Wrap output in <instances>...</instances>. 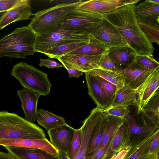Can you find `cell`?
Listing matches in <instances>:
<instances>
[{"instance_id":"cell-47","label":"cell","mask_w":159,"mask_h":159,"mask_svg":"<svg viewBox=\"0 0 159 159\" xmlns=\"http://www.w3.org/2000/svg\"><path fill=\"white\" fill-rule=\"evenodd\" d=\"M57 155L59 159H70L66 153L61 151H58Z\"/></svg>"},{"instance_id":"cell-21","label":"cell","mask_w":159,"mask_h":159,"mask_svg":"<svg viewBox=\"0 0 159 159\" xmlns=\"http://www.w3.org/2000/svg\"><path fill=\"white\" fill-rule=\"evenodd\" d=\"M134 11L138 22L159 23V0H147L135 6Z\"/></svg>"},{"instance_id":"cell-12","label":"cell","mask_w":159,"mask_h":159,"mask_svg":"<svg viewBox=\"0 0 159 159\" xmlns=\"http://www.w3.org/2000/svg\"><path fill=\"white\" fill-rule=\"evenodd\" d=\"M91 36L108 48L127 44L117 29L104 18Z\"/></svg>"},{"instance_id":"cell-35","label":"cell","mask_w":159,"mask_h":159,"mask_svg":"<svg viewBox=\"0 0 159 159\" xmlns=\"http://www.w3.org/2000/svg\"><path fill=\"white\" fill-rule=\"evenodd\" d=\"M103 111L104 114L122 119H124L131 112L129 107L123 105L109 106L103 109Z\"/></svg>"},{"instance_id":"cell-28","label":"cell","mask_w":159,"mask_h":159,"mask_svg":"<svg viewBox=\"0 0 159 159\" xmlns=\"http://www.w3.org/2000/svg\"><path fill=\"white\" fill-rule=\"evenodd\" d=\"M137 94L136 90L125 85L118 90L110 106L123 105L130 107L137 106Z\"/></svg>"},{"instance_id":"cell-42","label":"cell","mask_w":159,"mask_h":159,"mask_svg":"<svg viewBox=\"0 0 159 159\" xmlns=\"http://www.w3.org/2000/svg\"><path fill=\"white\" fill-rule=\"evenodd\" d=\"M111 138L109 141L106 145L97 149L93 153L91 159H102L108 148L111 141Z\"/></svg>"},{"instance_id":"cell-37","label":"cell","mask_w":159,"mask_h":159,"mask_svg":"<svg viewBox=\"0 0 159 159\" xmlns=\"http://www.w3.org/2000/svg\"><path fill=\"white\" fill-rule=\"evenodd\" d=\"M95 76L100 83L106 94L112 102L118 90L117 86L114 84L101 77Z\"/></svg>"},{"instance_id":"cell-14","label":"cell","mask_w":159,"mask_h":159,"mask_svg":"<svg viewBox=\"0 0 159 159\" xmlns=\"http://www.w3.org/2000/svg\"><path fill=\"white\" fill-rule=\"evenodd\" d=\"M76 129L66 124L47 132L52 145L58 151L66 154Z\"/></svg>"},{"instance_id":"cell-46","label":"cell","mask_w":159,"mask_h":159,"mask_svg":"<svg viewBox=\"0 0 159 159\" xmlns=\"http://www.w3.org/2000/svg\"><path fill=\"white\" fill-rule=\"evenodd\" d=\"M139 159H159V154L150 153L148 152L143 155Z\"/></svg>"},{"instance_id":"cell-22","label":"cell","mask_w":159,"mask_h":159,"mask_svg":"<svg viewBox=\"0 0 159 159\" xmlns=\"http://www.w3.org/2000/svg\"><path fill=\"white\" fill-rule=\"evenodd\" d=\"M128 126V119L125 117L115 132L112 136L106 153L102 159H111L126 144V136Z\"/></svg>"},{"instance_id":"cell-9","label":"cell","mask_w":159,"mask_h":159,"mask_svg":"<svg viewBox=\"0 0 159 159\" xmlns=\"http://www.w3.org/2000/svg\"><path fill=\"white\" fill-rule=\"evenodd\" d=\"M159 68L153 71L136 90L137 114H140L150 100L159 93Z\"/></svg>"},{"instance_id":"cell-13","label":"cell","mask_w":159,"mask_h":159,"mask_svg":"<svg viewBox=\"0 0 159 159\" xmlns=\"http://www.w3.org/2000/svg\"><path fill=\"white\" fill-rule=\"evenodd\" d=\"M102 55H65L57 59L64 67L73 68L85 73L99 68L98 62Z\"/></svg>"},{"instance_id":"cell-23","label":"cell","mask_w":159,"mask_h":159,"mask_svg":"<svg viewBox=\"0 0 159 159\" xmlns=\"http://www.w3.org/2000/svg\"><path fill=\"white\" fill-rule=\"evenodd\" d=\"M4 147L18 159H59L57 154H52L39 149L16 146Z\"/></svg>"},{"instance_id":"cell-41","label":"cell","mask_w":159,"mask_h":159,"mask_svg":"<svg viewBox=\"0 0 159 159\" xmlns=\"http://www.w3.org/2000/svg\"><path fill=\"white\" fill-rule=\"evenodd\" d=\"M39 59L40 62L39 66H45L52 69L64 67L62 64L59 63L56 61L51 59L39 58Z\"/></svg>"},{"instance_id":"cell-17","label":"cell","mask_w":159,"mask_h":159,"mask_svg":"<svg viewBox=\"0 0 159 159\" xmlns=\"http://www.w3.org/2000/svg\"><path fill=\"white\" fill-rule=\"evenodd\" d=\"M17 96L21 100L25 119L34 123L37 118V105L40 95L34 91L24 88L17 90Z\"/></svg>"},{"instance_id":"cell-1","label":"cell","mask_w":159,"mask_h":159,"mask_svg":"<svg viewBox=\"0 0 159 159\" xmlns=\"http://www.w3.org/2000/svg\"><path fill=\"white\" fill-rule=\"evenodd\" d=\"M135 6L129 4L121 7L104 14V18L117 29L127 44L137 54H152L155 49L139 25Z\"/></svg>"},{"instance_id":"cell-15","label":"cell","mask_w":159,"mask_h":159,"mask_svg":"<svg viewBox=\"0 0 159 159\" xmlns=\"http://www.w3.org/2000/svg\"><path fill=\"white\" fill-rule=\"evenodd\" d=\"M137 54L127 44L110 48L107 52L117 70H124L130 66L135 61Z\"/></svg>"},{"instance_id":"cell-32","label":"cell","mask_w":159,"mask_h":159,"mask_svg":"<svg viewBox=\"0 0 159 159\" xmlns=\"http://www.w3.org/2000/svg\"><path fill=\"white\" fill-rule=\"evenodd\" d=\"M124 119L117 117L110 116L109 121L105 129L101 142L97 149L105 145L109 141L112 136L123 122Z\"/></svg>"},{"instance_id":"cell-34","label":"cell","mask_w":159,"mask_h":159,"mask_svg":"<svg viewBox=\"0 0 159 159\" xmlns=\"http://www.w3.org/2000/svg\"><path fill=\"white\" fill-rule=\"evenodd\" d=\"M135 61L144 67L151 70H154L159 68V63L155 59L152 54H137Z\"/></svg>"},{"instance_id":"cell-2","label":"cell","mask_w":159,"mask_h":159,"mask_svg":"<svg viewBox=\"0 0 159 159\" xmlns=\"http://www.w3.org/2000/svg\"><path fill=\"white\" fill-rule=\"evenodd\" d=\"M82 0L71 3H63L39 11L31 19L28 26L37 35L57 30L61 27L67 15L76 9Z\"/></svg>"},{"instance_id":"cell-24","label":"cell","mask_w":159,"mask_h":159,"mask_svg":"<svg viewBox=\"0 0 159 159\" xmlns=\"http://www.w3.org/2000/svg\"><path fill=\"white\" fill-rule=\"evenodd\" d=\"M139 115L145 123L159 127V93L150 100Z\"/></svg>"},{"instance_id":"cell-4","label":"cell","mask_w":159,"mask_h":159,"mask_svg":"<svg viewBox=\"0 0 159 159\" xmlns=\"http://www.w3.org/2000/svg\"><path fill=\"white\" fill-rule=\"evenodd\" d=\"M36 35L28 26L16 28L0 39V57L26 58L36 52Z\"/></svg>"},{"instance_id":"cell-25","label":"cell","mask_w":159,"mask_h":159,"mask_svg":"<svg viewBox=\"0 0 159 159\" xmlns=\"http://www.w3.org/2000/svg\"><path fill=\"white\" fill-rule=\"evenodd\" d=\"M110 116L104 114L94 128L91 135L86 154L85 159H91L99 145Z\"/></svg>"},{"instance_id":"cell-40","label":"cell","mask_w":159,"mask_h":159,"mask_svg":"<svg viewBox=\"0 0 159 159\" xmlns=\"http://www.w3.org/2000/svg\"><path fill=\"white\" fill-rule=\"evenodd\" d=\"M148 152L150 153L159 154V129L155 133L154 136L149 147Z\"/></svg>"},{"instance_id":"cell-20","label":"cell","mask_w":159,"mask_h":159,"mask_svg":"<svg viewBox=\"0 0 159 159\" xmlns=\"http://www.w3.org/2000/svg\"><path fill=\"white\" fill-rule=\"evenodd\" d=\"M0 145L4 147L16 146L39 149L53 154H57L58 152V150L46 138L44 139L22 138L1 140H0Z\"/></svg>"},{"instance_id":"cell-7","label":"cell","mask_w":159,"mask_h":159,"mask_svg":"<svg viewBox=\"0 0 159 159\" xmlns=\"http://www.w3.org/2000/svg\"><path fill=\"white\" fill-rule=\"evenodd\" d=\"M104 19L103 15L81 11L77 8L67 15L61 27L81 31L91 35Z\"/></svg>"},{"instance_id":"cell-29","label":"cell","mask_w":159,"mask_h":159,"mask_svg":"<svg viewBox=\"0 0 159 159\" xmlns=\"http://www.w3.org/2000/svg\"><path fill=\"white\" fill-rule=\"evenodd\" d=\"M90 41V40L87 42H73L60 44L49 49L44 54L51 59H57L60 57L87 44Z\"/></svg>"},{"instance_id":"cell-31","label":"cell","mask_w":159,"mask_h":159,"mask_svg":"<svg viewBox=\"0 0 159 159\" xmlns=\"http://www.w3.org/2000/svg\"><path fill=\"white\" fill-rule=\"evenodd\" d=\"M155 132L139 143L131 146L130 149L123 159H139L147 153Z\"/></svg>"},{"instance_id":"cell-38","label":"cell","mask_w":159,"mask_h":159,"mask_svg":"<svg viewBox=\"0 0 159 159\" xmlns=\"http://www.w3.org/2000/svg\"><path fill=\"white\" fill-rule=\"evenodd\" d=\"M99 68L108 70L117 71V70L107 54V53L102 55L98 62Z\"/></svg>"},{"instance_id":"cell-10","label":"cell","mask_w":159,"mask_h":159,"mask_svg":"<svg viewBox=\"0 0 159 159\" xmlns=\"http://www.w3.org/2000/svg\"><path fill=\"white\" fill-rule=\"evenodd\" d=\"M139 0H90L82 1L77 7L85 11L104 15L129 4L135 5Z\"/></svg>"},{"instance_id":"cell-18","label":"cell","mask_w":159,"mask_h":159,"mask_svg":"<svg viewBox=\"0 0 159 159\" xmlns=\"http://www.w3.org/2000/svg\"><path fill=\"white\" fill-rule=\"evenodd\" d=\"M31 14L30 1L23 0L16 6L2 14L0 16V30L15 22L30 19Z\"/></svg>"},{"instance_id":"cell-8","label":"cell","mask_w":159,"mask_h":159,"mask_svg":"<svg viewBox=\"0 0 159 159\" xmlns=\"http://www.w3.org/2000/svg\"><path fill=\"white\" fill-rule=\"evenodd\" d=\"M125 117L128 120L126 138L127 145L132 146L139 143L159 129V127L145 123L139 116H134L131 112Z\"/></svg>"},{"instance_id":"cell-5","label":"cell","mask_w":159,"mask_h":159,"mask_svg":"<svg viewBox=\"0 0 159 159\" xmlns=\"http://www.w3.org/2000/svg\"><path fill=\"white\" fill-rule=\"evenodd\" d=\"M11 74L24 88L40 96L50 94L52 85L48 75L32 66L23 62L17 63L13 67Z\"/></svg>"},{"instance_id":"cell-33","label":"cell","mask_w":159,"mask_h":159,"mask_svg":"<svg viewBox=\"0 0 159 159\" xmlns=\"http://www.w3.org/2000/svg\"><path fill=\"white\" fill-rule=\"evenodd\" d=\"M139 25L146 37L151 43L159 44V26L157 24L138 22Z\"/></svg>"},{"instance_id":"cell-6","label":"cell","mask_w":159,"mask_h":159,"mask_svg":"<svg viewBox=\"0 0 159 159\" xmlns=\"http://www.w3.org/2000/svg\"><path fill=\"white\" fill-rule=\"evenodd\" d=\"M91 35L79 30L61 27L56 30L37 35L34 45L36 52L44 53L49 49L60 44L87 42Z\"/></svg>"},{"instance_id":"cell-3","label":"cell","mask_w":159,"mask_h":159,"mask_svg":"<svg viewBox=\"0 0 159 159\" xmlns=\"http://www.w3.org/2000/svg\"><path fill=\"white\" fill-rule=\"evenodd\" d=\"M22 138L46 139L43 130L17 114L0 111V140Z\"/></svg>"},{"instance_id":"cell-11","label":"cell","mask_w":159,"mask_h":159,"mask_svg":"<svg viewBox=\"0 0 159 159\" xmlns=\"http://www.w3.org/2000/svg\"><path fill=\"white\" fill-rule=\"evenodd\" d=\"M104 114L103 110L98 106L93 109L89 116L83 121L80 128L82 136L79 150L74 159H85L86 154L93 131Z\"/></svg>"},{"instance_id":"cell-19","label":"cell","mask_w":159,"mask_h":159,"mask_svg":"<svg viewBox=\"0 0 159 159\" xmlns=\"http://www.w3.org/2000/svg\"><path fill=\"white\" fill-rule=\"evenodd\" d=\"M88 94L97 106L103 110L110 106L111 101L108 97L97 78L89 72L85 73Z\"/></svg>"},{"instance_id":"cell-39","label":"cell","mask_w":159,"mask_h":159,"mask_svg":"<svg viewBox=\"0 0 159 159\" xmlns=\"http://www.w3.org/2000/svg\"><path fill=\"white\" fill-rule=\"evenodd\" d=\"M23 1V0H0V13L9 10Z\"/></svg>"},{"instance_id":"cell-36","label":"cell","mask_w":159,"mask_h":159,"mask_svg":"<svg viewBox=\"0 0 159 159\" xmlns=\"http://www.w3.org/2000/svg\"><path fill=\"white\" fill-rule=\"evenodd\" d=\"M81 136V128L76 129L66 153L70 159H74L80 146Z\"/></svg>"},{"instance_id":"cell-30","label":"cell","mask_w":159,"mask_h":159,"mask_svg":"<svg viewBox=\"0 0 159 159\" xmlns=\"http://www.w3.org/2000/svg\"><path fill=\"white\" fill-rule=\"evenodd\" d=\"M89 72L114 84L117 86L118 90L125 85L124 74L120 72L99 68L93 69Z\"/></svg>"},{"instance_id":"cell-44","label":"cell","mask_w":159,"mask_h":159,"mask_svg":"<svg viewBox=\"0 0 159 159\" xmlns=\"http://www.w3.org/2000/svg\"><path fill=\"white\" fill-rule=\"evenodd\" d=\"M64 67L67 70L70 78L74 77L76 78H78L80 76H81L84 73V72L81 71L73 68L66 66Z\"/></svg>"},{"instance_id":"cell-45","label":"cell","mask_w":159,"mask_h":159,"mask_svg":"<svg viewBox=\"0 0 159 159\" xmlns=\"http://www.w3.org/2000/svg\"><path fill=\"white\" fill-rule=\"evenodd\" d=\"M0 159H18L9 152H0Z\"/></svg>"},{"instance_id":"cell-27","label":"cell","mask_w":159,"mask_h":159,"mask_svg":"<svg viewBox=\"0 0 159 159\" xmlns=\"http://www.w3.org/2000/svg\"><path fill=\"white\" fill-rule=\"evenodd\" d=\"M108 48L103 43L91 36L90 41L88 43L66 55H102L107 53Z\"/></svg>"},{"instance_id":"cell-26","label":"cell","mask_w":159,"mask_h":159,"mask_svg":"<svg viewBox=\"0 0 159 159\" xmlns=\"http://www.w3.org/2000/svg\"><path fill=\"white\" fill-rule=\"evenodd\" d=\"M36 120L47 131L66 124L63 117L42 109L38 111Z\"/></svg>"},{"instance_id":"cell-43","label":"cell","mask_w":159,"mask_h":159,"mask_svg":"<svg viewBox=\"0 0 159 159\" xmlns=\"http://www.w3.org/2000/svg\"><path fill=\"white\" fill-rule=\"evenodd\" d=\"M131 148L130 145L123 147L115 154L111 159H123Z\"/></svg>"},{"instance_id":"cell-16","label":"cell","mask_w":159,"mask_h":159,"mask_svg":"<svg viewBox=\"0 0 159 159\" xmlns=\"http://www.w3.org/2000/svg\"><path fill=\"white\" fill-rule=\"evenodd\" d=\"M153 71L144 67L135 61L125 69L117 70L124 74L125 85L135 90Z\"/></svg>"}]
</instances>
